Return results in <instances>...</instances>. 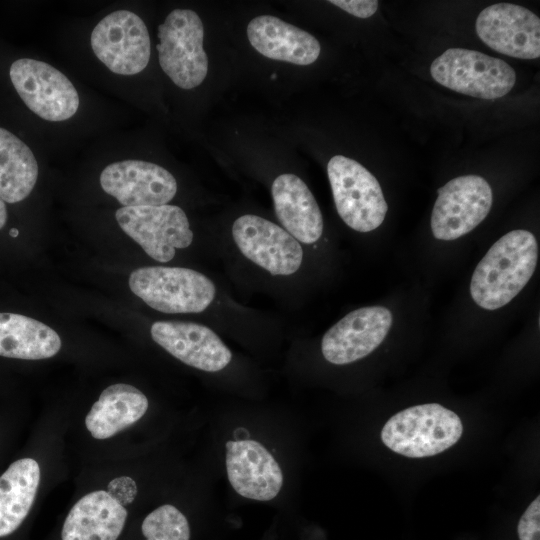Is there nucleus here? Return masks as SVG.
Returning a JSON list of instances; mask_svg holds the SVG:
<instances>
[{
  "label": "nucleus",
  "mask_w": 540,
  "mask_h": 540,
  "mask_svg": "<svg viewBox=\"0 0 540 540\" xmlns=\"http://www.w3.org/2000/svg\"><path fill=\"white\" fill-rule=\"evenodd\" d=\"M538 259L535 236L523 229L512 230L497 240L476 266L470 294L486 310L508 304L532 277Z\"/></svg>",
  "instance_id": "f257e3e1"
},
{
  "label": "nucleus",
  "mask_w": 540,
  "mask_h": 540,
  "mask_svg": "<svg viewBox=\"0 0 540 540\" xmlns=\"http://www.w3.org/2000/svg\"><path fill=\"white\" fill-rule=\"evenodd\" d=\"M462 433V421L456 413L429 403L393 415L382 428L381 440L397 454L423 458L446 451L459 441Z\"/></svg>",
  "instance_id": "f03ea898"
},
{
  "label": "nucleus",
  "mask_w": 540,
  "mask_h": 540,
  "mask_svg": "<svg viewBox=\"0 0 540 540\" xmlns=\"http://www.w3.org/2000/svg\"><path fill=\"white\" fill-rule=\"evenodd\" d=\"M129 287L148 306L169 314L202 312L216 295L208 277L181 267L138 268L130 274Z\"/></svg>",
  "instance_id": "7ed1b4c3"
},
{
  "label": "nucleus",
  "mask_w": 540,
  "mask_h": 540,
  "mask_svg": "<svg viewBox=\"0 0 540 540\" xmlns=\"http://www.w3.org/2000/svg\"><path fill=\"white\" fill-rule=\"evenodd\" d=\"M430 73L448 89L485 100L505 96L516 81L514 69L504 60L463 48L443 52L432 62Z\"/></svg>",
  "instance_id": "20e7f679"
},
{
  "label": "nucleus",
  "mask_w": 540,
  "mask_h": 540,
  "mask_svg": "<svg viewBox=\"0 0 540 540\" xmlns=\"http://www.w3.org/2000/svg\"><path fill=\"white\" fill-rule=\"evenodd\" d=\"M159 64L172 82L182 89L199 86L208 72L203 48L204 26L189 9L171 11L158 27Z\"/></svg>",
  "instance_id": "39448f33"
},
{
  "label": "nucleus",
  "mask_w": 540,
  "mask_h": 540,
  "mask_svg": "<svg viewBox=\"0 0 540 540\" xmlns=\"http://www.w3.org/2000/svg\"><path fill=\"white\" fill-rule=\"evenodd\" d=\"M327 174L341 219L355 231L369 232L384 221L388 205L374 175L359 162L333 156Z\"/></svg>",
  "instance_id": "423d86ee"
},
{
  "label": "nucleus",
  "mask_w": 540,
  "mask_h": 540,
  "mask_svg": "<svg viewBox=\"0 0 540 540\" xmlns=\"http://www.w3.org/2000/svg\"><path fill=\"white\" fill-rule=\"evenodd\" d=\"M12 84L26 106L40 118L65 121L79 108V95L72 82L50 64L22 58L10 67Z\"/></svg>",
  "instance_id": "0eeeda50"
},
{
  "label": "nucleus",
  "mask_w": 540,
  "mask_h": 540,
  "mask_svg": "<svg viewBox=\"0 0 540 540\" xmlns=\"http://www.w3.org/2000/svg\"><path fill=\"white\" fill-rule=\"evenodd\" d=\"M115 218L129 237L160 262L170 261L176 249L193 241L188 218L176 205L121 207Z\"/></svg>",
  "instance_id": "6e6552de"
},
{
  "label": "nucleus",
  "mask_w": 540,
  "mask_h": 540,
  "mask_svg": "<svg viewBox=\"0 0 540 540\" xmlns=\"http://www.w3.org/2000/svg\"><path fill=\"white\" fill-rule=\"evenodd\" d=\"M90 41L98 60L118 75L138 74L150 59L148 29L137 14L128 10H117L101 19Z\"/></svg>",
  "instance_id": "1a4fd4ad"
},
{
  "label": "nucleus",
  "mask_w": 540,
  "mask_h": 540,
  "mask_svg": "<svg viewBox=\"0 0 540 540\" xmlns=\"http://www.w3.org/2000/svg\"><path fill=\"white\" fill-rule=\"evenodd\" d=\"M493 193L478 175H463L438 189L431 214V230L436 239L451 241L468 234L488 215Z\"/></svg>",
  "instance_id": "9d476101"
},
{
  "label": "nucleus",
  "mask_w": 540,
  "mask_h": 540,
  "mask_svg": "<svg viewBox=\"0 0 540 540\" xmlns=\"http://www.w3.org/2000/svg\"><path fill=\"white\" fill-rule=\"evenodd\" d=\"M233 239L241 253L272 275L295 273L303 259L299 242L285 229L262 217L246 214L235 220Z\"/></svg>",
  "instance_id": "9b49d317"
},
{
  "label": "nucleus",
  "mask_w": 540,
  "mask_h": 540,
  "mask_svg": "<svg viewBox=\"0 0 540 540\" xmlns=\"http://www.w3.org/2000/svg\"><path fill=\"white\" fill-rule=\"evenodd\" d=\"M475 28L479 38L496 52L518 59L540 56V19L523 6L492 4L479 13Z\"/></svg>",
  "instance_id": "f8f14e48"
},
{
  "label": "nucleus",
  "mask_w": 540,
  "mask_h": 540,
  "mask_svg": "<svg viewBox=\"0 0 540 540\" xmlns=\"http://www.w3.org/2000/svg\"><path fill=\"white\" fill-rule=\"evenodd\" d=\"M99 181L102 189L123 207L165 205L177 192L176 179L168 170L136 159L107 165Z\"/></svg>",
  "instance_id": "ddd939ff"
},
{
  "label": "nucleus",
  "mask_w": 540,
  "mask_h": 540,
  "mask_svg": "<svg viewBox=\"0 0 540 540\" xmlns=\"http://www.w3.org/2000/svg\"><path fill=\"white\" fill-rule=\"evenodd\" d=\"M392 322V313L386 307L369 306L356 309L324 334L322 354L328 362L336 365L362 359L384 341Z\"/></svg>",
  "instance_id": "4468645a"
},
{
  "label": "nucleus",
  "mask_w": 540,
  "mask_h": 540,
  "mask_svg": "<svg viewBox=\"0 0 540 540\" xmlns=\"http://www.w3.org/2000/svg\"><path fill=\"white\" fill-rule=\"evenodd\" d=\"M152 339L186 365L217 372L232 359L229 348L210 328L186 321H157L150 329Z\"/></svg>",
  "instance_id": "2eb2a0df"
},
{
  "label": "nucleus",
  "mask_w": 540,
  "mask_h": 540,
  "mask_svg": "<svg viewBox=\"0 0 540 540\" xmlns=\"http://www.w3.org/2000/svg\"><path fill=\"white\" fill-rule=\"evenodd\" d=\"M226 469L231 486L245 498L272 500L283 485V473L278 462L254 440L226 443Z\"/></svg>",
  "instance_id": "dca6fc26"
},
{
  "label": "nucleus",
  "mask_w": 540,
  "mask_h": 540,
  "mask_svg": "<svg viewBox=\"0 0 540 540\" xmlns=\"http://www.w3.org/2000/svg\"><path fill=\"white\" fill-rule=\"evenodd\" d=\"M247 36L263 56L296 65L314 63L321 51L313 35L271 15L252 19L247 26Z\"/></svg>",
  "instance_id": "f3484780"
},
{
  "label": "nucleus",
  "mask_w": 540,
  "mask_h": 540,
  "mask_svg": "<svg viewBox=\"0 0 540 540\" xmlns=\"http://www.w3.org/2000/svg\"><path fill=\"white\" fill-rule=\"evenodd\" d=\"M271 192L284 229L297 241L315 243L323 232V217L304 181L291 173L281 174L273 181Z\"/></svg>",
  "instance_id": "a211bd4d"
},
{
  "label": "nucleus",
  "mask_w": 540,
  "mask_h": 540,
  "mask_svg": "<svg viewBox=\"0 0 540 540\" xmlns=\"http://www.w3.org/2000/svg\"><path fill=\"white\" fill-rule=\"evenodd\" d=\"M127 510L107 491L84 495L69 511L63 524L62 540H117Z\"/></svg>",
  "instance_id": "6ab92c4d"
},
{
  "label": "nucleus",
  "mask_w": 540,
  "mask_h": 540,
  "mask_svg": "<svg viewBox=\"0 0 540 540\" xmlns=\"http://www.w3.org/2000/svg\"><path fill=\"white\" fill-rule=\"evenodd\" d=\"M148 409L147 397L136 387L116 383L102 391L85 418L95 439H107L136 423Z\"/></svg>",
  "instance_id": "aec40b11"
},
{
  "label": "nucleus",
  "mask_w": 540,
  "mask_h": 540,
  "mask_svg": "<svg viewBox=\"0 0 540 540\" xmlns=\"http://www.w3.org/2000/svg\"><path fill=\"white\" fill-rule=\"evenodd\" d=\"M61 339L48 325L20 314L0 313V356L47 359L61 349Z\"/></svg>",
  "instance_id": "412c9836"
},
{
  "label": "nucleus",
  "mask_w": 540,
  "mask_h": 540,
  "mask_svg": "<svg viewBox=\"0 0 540 540\" xmlns=\"http://www.w3.org/2000/svg\"><path fill=\"white\" fill-rule=\"evenodd\" d=\"M40 483V467L32 458L13 462L0 476V537L13 533L27 517Z\"/></svg>",
  "instance_id": "4be33fe9"
},
{
  "label": "nucleus",
  "mask_w": 540,
  "mask_h": 540,
  "mask_svg": "<svg viewBox=\"0 0 540 540\" xmlns=\"http://www.w3.org/2000/svg\"><path fill=\"white\" fill-rule=\"evenodd\" d=\"M38 178V164L31 149L0 127V198L17 203L27 198Z\"/></svg>",
  "instance_id": "5701e85b"
},
{
  "label": "nucleus",
  "mask_w": 540,
  "mask_h": 540,
  "mask_svg": "<svg viewBox=\"0 0 540 540\" xmlns=\"http://www.w3.org/2000/svg\"><path fill=\"white\" fill-rule=\"evenodd\" d=\"M141 530L146 540H189L190 527L184 514L165 504L144 519Z\"/></svg>",
  "instance_id": "b1692460"
},
{
  "label": "nucleus",
  "mask_w": 540,
  "mask_h": 540,
  "mask_svg": "<svg viewBox=\"0 0 540 540\" xmlns=\"http://www.w3.org/2000/svg\"><path fill=\"white\" fill-rule=\"evenodd\" d=\"M517 532L519 540H540V497L536 499L525 510L521 516Z\"/></svg>",
  "instance_id": "393cba45"
},
{
  "label": "nucleus",
  "mask_w": 540,
  "mask_h": 540,
  "mask_svg": "<svg viewBox=\"0 0 540 540\" xmlns=\"http://www.w3.org/2000/svg\"><path fill=\"white\" fill-rule=\"evenodd\" d=\"M107 492L122 506L132 503L137 495L136 482L128 477L121 476L111 480Z\"/></svg>",
  "instance_id": "a878e982"
},
{
  "label": "nucleus",
  "mask_w": 540,
  "mask_h": 540,
  "mask_svg": "<svg viewBox=\"0 0 540 540\" xmlns=\"http://www.w3.org/2000/svg\"><path fill=\"white\" fill-rule=\"evenodd\" d=\"M331 4L358 18H369L378 9L376 0H331Z\"/></svg>",
  "instance_id": "bb28decb"
},
{
  "label": "nucleus",
  "mask_w": 540,
  "mask_h": 540,
  "mask_svg": "<svg viewBox=\"0 0 540 540\" xmlns=\"http://www.w3.org/2000/svg\"><path fill=\"white\" fill-rule=\"evenodd\" d=\"M7 220V210L4 201L0 198V229H2Z\"/></svg>",
  "instance_id": "cd10ccee"
},
{
  "label": "nucleus",
  "mask_w": 540,
  "mask_h": 540,
  "mask_svg": "<svg viewBox=\"0 0 540 540\" xmlns=\"http://www.w3.org/2000/svg\"><path fill=\"white\" fill-rule=\"evenodd\" d=\"M9 234L11 237H17L18 234H19V231L16 229V228H12L10 231H9Z\"/></svg>",
  "instance_id": "c85d7f7f"
}]
</instances>
